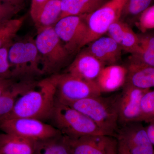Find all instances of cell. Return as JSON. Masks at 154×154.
<instances>
[{
  "mask_svg": "<svg viewBox=\"0 0 154 154\" xmlns=\"http://www.w3.org/2000/svg\"><path fill=\"white\" fill-rule=\"evenodd\" d=\"M3 1L14 5L21 7L22 3L24 2L25 0H3Z\"/></svg>",
  "mask_w": 154,
  "mask_h": 154,
  "instance_id": "e575fe53",
  "label": "cell"
},
{
  "mask_svg": "<svg viewBox=\"0 0 154 154\" xmlns=\"http://www.w3.org/2000/svg\"><path fill=\"white\" fill-rule=\"evenodd\" d=\"M44 75L56 74L66 63L69 53L53 27L37 31L34 39Z\"/></svg>",
  "mask_w": 154,
  "mask_h": 154,
  "instance_id": "5b68a950",
  "label": "cell"
},
{
  "mask_svg": "<svg viewBox=\"0 0 154 154\" xmlns=\"http://www.w3.org/2000/svg\"><path fill=\"white\" fill-rule=\"evenodd\" d=\"M153 0H126L122 11L120 20L136 21L140 16L151 6Z\"/></svg>",
  "mask_w": 154,
  "mask_h": 154,
  "instance_id": "cb8c5ba5",
  "label": "cell"
},
{
  "mask_svg": "<svg viewBox=\"0 0 154 154\" xmlns=\"http://www.w3.org/2000/svg\"><path fill=\"white\" fill-rule=\"evenodd\" d=\"M61 14V0H48L34 22L37 31L53 27Z\"/></svg>",
  "mask_w": 154,
  "mask_h": 154,
  "instance_id": "7402d4cb",
  "label": "cell"
},
{
  "mask_svg": "<svg viewBox=\"0 0 154 154\" xmlns=\"http://www.w3.org/2000/svg\"><path fill=\"white\" fill-rule=\"evenodd\" d=\"M16 83V80L12 78H0V96L10 89Z\"/></svg>",
  "mask_w": 154,
  "mask_h": 154,
  "instance_id": "4dcf8cb0",
  "label": "cell"
},
{
  "mask_svg": "<svg viewBox=\"0 0 154 154\" xmlns=\"http://www.w3.org/2000/svg\"><path fill=\"white\" fill-rule=\"evenodd\" d=\"M34 154H71L66 137L61 134L36 143Z\"/></svg>",
  "mask_w": 154,
  "mask_h": 154,
  "instance_id": "603a6c76",
  "label": "cell"
},
{
  "mask_svg": "<svg viewBox=\"0 0 154 154\" xmlns=\"http://www.w3.org/2000/svg\"><path fill=\"white\" fill-rule=\"evenodd\" d=\"M126 83L143 90L154 88V67L129 63Z\"/></svg>",
  "mask_w": 154,
  "mask_h": 154,
  "instance_id": "ac0fdd59",
  "label": "cell"
},
{
  "mask_svg": "<svg viewBox=\"0 0 154 154\" xmlns=\"http://www.w3.org/2000/svg\"><path fill=\"white\" fill-rule=\"evenodd\" d=\"M141 122L149 123L154 120V89L149 90L141 102Z\"/></svg>",
  "mask_w": 154,
  "mask_h": 154,
  "instance_id": "484cf974",
  "label": "cell"
},
{
  "mask_svg": "<svg viewBox=\"0 0 154 154\" xmlns=\"http://www.w3.org/2000/svg\"><path fill=\"white\" fill-rule=\"evenodd\" d=\"M0 130L4 133L15 135L38 142L62 134L53 125L36 119L16 118L0 122Z\"/></svg>",
  "mask_w": 154,
  "mask_h": 154,
  "instance_id": "52a82bcc",
  "label": "cell"
},
{
  "mask_svg": "<svg viewBox=\"0 0 154 154\" xmlns=\"http://www.w3.org/2000/svg\"><path fill=\"white\" fill-rule=\"evenodd\" d=\"M139 50L131 54L129 63L154 67V30L138 34Z\"/></svg>",
  "mask_w": 154,
  "mask_h": 154,
  "instance_id": "d6986e66",
  "label": "cell"
},
{
  "mask_svg": "<svg viewBox=\"0 0 154 154\" xmlns=\"http://www.w3.org/2000/svg\"><path fill=\"white\" fill-rule=\"evenodd\" d=\"M48 0H31L30 14L34 22Z\"/></svg>",
  "mask_w": 154,
  "mask_h": 154,
  "instance_id": "f546056e",
  "label": "cell"
},
{
  "mask_svg": "<svg viewBox=\"0 0 154 154\" xmlns=\"http://www.w3.org/2000/svg\"><path fill=\"white\" fill-rule=\"evenodd\" d=\"M104 4V0H61L60 19L69 16H87Z\"/></svg>",
  "mask_w": 154,
  "mask_h": 154,
  "instance_id": "ffe728a7",
  "label": "cell"
},
{
  "mask_svg": "<svg viewBox=\"0 0 154 154\" xmlns=\"http://www.w3.org/2000/svg\"><path fill=\"white\" fill-rule=\"evenodd\" d=\"M53 28L70 54L85 46L88 29L84 17H63L57 22Z\"/></svg>",
  "mask_w": 154,
  "mask_h": 154,
  "instance_id": "9c48e42d",
  "label": "cell"
},
{
  "mask_svg": "<svg viewBox=\"0 0 154 154\" xmlns=\"http://www.w3.org/2000/svg\"><path fill=\"white\" fill-rule=\"evenodd\" d=\"M66 137L71 154H106L112 137L91 135L77 138Z\"/></svg>",
  "mask_w": 154,
  "mask_h": 154,
  "instance_id": "5bb4252c",
  "label": "cell"
},
{
  "mask_svg": "<svg viewBox=\"0 0 154 154\" xmlns=\"http://www.w3.org/2000/svg\"><path fill=\"white\" fill-rule=\"evenodd\" d=\"M50 119L62 134L70 138L91 135L110 136L85 114L57 100Z\"/></svg>",
  "mask_w": 154,
  "mask_h": 154,
  "instance_id": "3957f363",
  "label": "cell"
},
{
  "mask_svg": "<svg viewBox=\"0 0 154 154\" xmlns=\"http://www.w3.org/2000/svg\"><path fill=\"white\" fill-rule=\"evenodd\" d=\"M125 1L110 0L91 14L83 16L88 29L85 45L103 36L113 23L120 19Z\"/></svg>",
  "mask_w": 154,
  "mask_h": 154,
  "instance_id": "ba28073f",
  "label": "cell"
},
{
  "mask_svg": "<svg viewBox=\"0 0 154 154\" xmlns=\"http://www.w3.org/2000/svg\"><path fill=\"white\" fill-rule=\"evenodd\" d=\"M21 7L0 0V25L13 19L21 10Z\"/></svg>",
  "mask_w": 154,
  "mask_h": 154,
  "instance_id": "f1b7e54d",
  "label": "cell"
},
{
  "mask_svg": "<svg viewBox=\"0 0 154 154\" xmlns=\"http://www.w3.org/2000/svg\"><path fill=\"white\" fill-rule=\"evenodd\" d=\"M25 19V17L12 19L0 25V48L14 42Z\"/></svg>",
  "mask_w": 154,
  "mask_h": 154,
  "instance_id": "d4e9b609",
  "label": "cell"
},
{
  "mask_svg": "<svg viewBox=\"0 0 154 154\" xmlns=\"http://www.w3.org/2000/svg\"><path fill=\"white\" fill-rule=\"evenodd\" d=\"M117 140L118 141L117 154H131L125 144L121 140L117 139Z\"/></svg>",
  "mask_w": 154,
  "mask_h": 154,
  "instance_id": "d6a6232c",
  "label": "cell"
},
{
  "mask_svg": "<svg viewBox=\"0 0 154 154\" xmlns=\"http://www.w3.org/2000/svg\"><path fill=\"white\" fill-rule=\"evenodd\" d=\"M116 138L125 144L131 154H154V145L142 122L121 125Z\"/></svg>",
  "mask_w": 154,
  "mask_h": 154,
  "instance_id": "30bf717a",
  "label": "cell"
},
{
  "mask_svg": "<svg viewBox=\"0 0 154 154\" xmlns=\"http://www.w3.org/2000/svg\"><path fill=\"white\" fill-rule=\"evenodd\" d=\"M117 146L118 141L117 139L112 137L107 146L106 154H117Z\"/></svg>",
  "mask_w": 154,
  "mask_h": 154,
  "instance_id": "1f68e13d",
  "label": "cell"
},
{
  "mask_svg": "<svg viewBox=\"0 0 154 154\" xmlns=\"http://www.w3.org/2000/svg\"><path fill=\"white\" fill-rule=\"evenodd\" d=\"M13 42L0 48V78H12L11 66L8 59V51Z\"/></svg>",
  "mask_w": 154,
  "mask_h": 154,
  "instance_id": "83f0119b",
  "label": "cell"
},
{
  "mask_svg": "<svg viewBox=\"0 0 154 154\" xmlns=\"http://www.w3.org/2000/svg\"><path fill=\"white\" fill-rule=\"evenodd\" d=\"M106 66L116 64L122 50L110 36H102L88 44L85 49Z\"/></svg>",
  "mask_w": 154,
  "mask_h": 154,
  "instance_id": "4fadbf2b",
  "label": "cell"
},
{
  "mask_svg": "<svg viewBox=\"0 0 154 154\" xmlns=\"http://www.w3.org/2000/svg\"><path fill=\"white\" fill-rule=\"evenodd\" d=\"M146 127L149 138L154 146V120L148 123Z\"/></svg>",
  "mask_w": 154,
  "mask_h": 154,
  "instance_id": "836d02e7",
  "label": "cell"
},
{
  "mask_svg": "<svg viewBox=\"0 0 154 154\" xmlns=\"http://www.w3.org/2000/svg\"><path fill=\"white\" fill-rule=\"evenodd\" d=\"M150 90H143L126 83L119 94L118 100L119 123L141 122V102L143 96Z\"/></svg>",
  "mask_w": 154,
  "mask_h": 154,
  "instance_id": "8fae6325",
  "label": "cell"
},
{
  "mask_svg": "<svg viewBox=\"0 0 154 154\" xmlns=\"http://www.w3.org/2000/svg\"><path fill=\"white\" fill-rule=\"evenodd\" d=\"M56 101V86L53 75L35 83L19 96L11 112L0 119L31 118L50 119Z\"/></svg>",
  "mask_w": 154,
  "mask_h": 154,
  "instance_id": "6da1fadb",
  "label": "cell"
},
{
  "mask_svg": "<svg viewBox=\"0 0 154 154\" xmlns=\"http://www.w3.org/2000/svg\"><path fill=\"white\" fill-rule=\"evenodd\" d=\"M119 95L110 97H89L66 105L85 114L110 136L116 137L119 128Z\"/></svg>",
  "mask_w": 154,
  "mask_h": 154,
  "instance_id": "7a4b0ae2",
  "label": "cell"
},
{
  "mask_svg": "<svg viewBox=\"0 0 154 154\" xmlns=\"http://www.w3.org/2000/svg\"><path fill=\"white\" fill-rule=\"evenodd\" d=\"M31 81L16 82L0 96V119L8 114L18 98L34 85Z\"/></svg>",
  "mask_w": 154,
  "mask_h": 154,
  "instance_id": "44dd1931",
  "label": "cell"
},
{
  "mask_svg": "<svg viewBox=\"0 0 154 154\" xmlns=\"http://www.w3.org/2000/svg\"><path fill=\"white\" fill-rule=\"evenodd\" d=\"M141 33L154 30V5L144 11L135 22Z\"/></svg>",
  "mask_w": 154,
  "mask_h": 154,
  "instance_id": "4316f807",
  "label": "cell"
},
{
  "mask_svg": "<svg viewBox=\"0 0 154 154\" xmlns=\"http://www.w3.org/2000/svg\"><path fill=\"white\" fill-rule=\"evenodd\" d=\"M127 68L119 65L103 68L95 82L102 93H111L123 88L126 83Z\"/></svg>",
  "mask_w": 154,
  "mask_h": 154,
  "instance_id": "9a60e30c",
  "label": "cell"
},
{
  "mask_svg": "<svg viewBox=\"0 0 154 154\" xmlns=\"http://www.w3.org/2000/svg\"><path fill=\"white\" fill-rule=\"evenodd\" d=\"M36 143L15 135L0 134V150L2 154H34Z\"/></svg>",
  "mask_w": 154,
  "mask_h": 154,
  "instance_id": "e0dca14e",
  "label": "cell"
},
{
  "mask_svg": "<svg viewBox=\"0 0 154 154\" xmlns=\"http://www.w3.org/2000/svg\"><path fill=\"white\" fill-rule=\"evenodd\" d=\"M0 154H2V152H1V150H0Z\"/></svg>",
  "mask_w": 154,
  "mask_h": 154,
  "instance_id": "d590c367",
  "label": "cell"
},
{
  "mask_svg": "<svg viewBox=\"0 0 154 154\" xmlns=\"http://www.w3.org/2000/svg\"><path fill=\"white\" fill-rule=\"evenodd\" d=\"M12 78L31 81L43 75L41 58L34 39L31 38L13 42L8 51Z\"/></svg>",
  "mask_w": 154,
  "mask_h": 154,
  "instance_id": "277c9868",
  "label": "cell"
},
{
  "mask_svg": "<svg viewBox=\"0 0 154 154\" xmlns=\"http://www.w3.org/2000/svg\"><path fill=\"white\" fill-rule=\"evenodd\" d=\"M56 86V100L68 105L89 97L101 96L96 82L82 79L68 73L53 75Z\"/></svg>",
  "mask_w": 154,
  "mask_h": 154,
  "instance_id": "8992f818",
  "label": "cell"
},
{
  "mask_svg": "<svg viewBox=\"0 0 154 154\" xmlns=\"http://www.w3.org/2000/svg\"><path fill=\"white\" fill-rule=\"evenodd\" d=\"M105 66L104 63L84 49L69 65L66 73L82 79L95 82Z\"/></svg>",
  "mask_w": 154,
  "mask_h": 154,
  "instance_id": "7c38bea8",
  "label": "cell"
},
{
  "mask_svg": "<svg viewBox=\"0 0 154 154\" xmlns=\"http://www.w3.org/2000/svg\"><path fill=\"white\" fill-rule=\"evenodd\" d=\"M107 33L122 51L131 54L139 51V39L138 34L135 33L126 22L119 19L110 26Z\"/></svg>",
  "mask_w": 154,
  "mask_h": 154,
  "instance_id": "2e32d148",
  "label": "cell"
}]
</instances>
